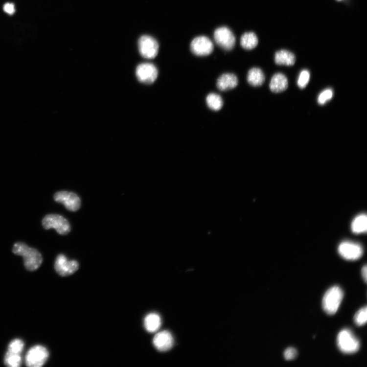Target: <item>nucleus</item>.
I'll list each match as a JSON object with an SVG mask.
<instances>
[{
    "label": "nucleus",
    "mask_w": 367,
    "mask_h": 367,
    "mask_svg": "<svg viewBox=\"0 0 367 367\" xmlns=\"http://www.w3.org/2000/svg\"><path fill=\"white\" fill-rule=\"evenodd\" d=\"M12 252L16 255L23 256L24 266L29 272L38 270L43 263L41 253L23 242L16 243L12 248Z\"/></svg>",
    "instance_id": "f257e3e1"
},
{
    "label": "nucleus",
    "mask_w": 367,
    "mask_h": 367,
    "mask_svg": "<svg viewBox=\"0 0 367 367\" xmlns=\"http://www.w3.org/2000/svg\"><path fill=\"white\" fill-rule=\"evenodd\" d=\"M344 297V293L338 286H334L327 290L322 300V307L329 315L335 314Z\"/></svg>",
    "instance_id": "f03ea898"
},
{
    "label": "nucleus",
    "mask_w": 367,
    "mask_h": 367,
    "mask_svg": "<svg viewBox=\"0 0 367 367\" xmlns=\"http://www.w3.org/2000/svg\"><path fill=\"white\" fill-rule=\"evenodd\" d=\"M338 346L341 352L345 354H353L360 349V343L348 329L342 330L337 337Z\"/></svg>",
    "instance_id": "7ed1b4c3"
},
{
    "label": "nucleus",
    "mask_w": 367,
    "mask_h": 367,
    "mask_svg": "<svg viewBox=\"0 0 367 367\" xmlns=\"http://www.w3.org/2000/svg\"><path fill=\"white\" fill-rule=\"evenodd\" d=\"M42 225L46 229H56L60 235H67L70 231L69 222L63 216L58 214L47 215L44 218Z\"/></svg>",
    "instance_id": "20e7f679"
},
{
    "label": "nucleus",
    "mask_w": 367,
    "mask_h": 367,
    "mask_svg": "<svg viewBox=\"0 0 367 367\" xmlns=\"http://www.w3.org/2000/svg\"><path fill=\"white\" fill-rule=\"evenodd\" d=\"M49 357L47 349L42 345H35L27 352L25 364L29 367H41L45 365Z\"/></svg>",
    "instance_id": "39448f33"
},
{
    "label": "nucleus",
    "mask_w": 367,
    "mask_h": 367,
    "mask_svg": "<svg viewBox=\"0 0 367 367\" xmlns=\"http://www.w3.org/2000/svg\"><path fill=\"white\" fill-rule=\"evenodd\" d=\"M214 38L216 44L227 51L231 50L235 45L236 39L234 33L226 27L216 29L214 33Z\"/></svg>",
    "instance_id": "423d86ee"
},
{
    "label": "nucleus",
    "mask_w": 367,
    "mask_h": 367,
    "mask_svg": "<svg viewBox=\"0 0 367 367\" xmlns=\"http://www.w3.org/2000/svg\"><path fill=\"white\" fill-rule=\"evenodd\" d=\"M54 199L56 202L65 205L67 209L70 211H77L81 207V200L78 196L73 192L59 191L54 194Z\"/></svg>",
    "instance_id": "0eeeda50"
},
{
    "label": "nucleus",
    "mask_w": 367,
    "mask_h": 367,
    "mask_svg": "<svg viewBox=\"0 0 367 367\" xmlns=\"http://www.w3.org/2000/svg\"><path fill=\"white\" fill-rule=\"evenodd\" d=\"M78 262L75 260H68L67 257L59 254L56 259L54 268L57 273L61 276H68L76 272L79 269Z\"/></svg>",
    "instance_id": "6e6552de"
},
{
    "label": "nucleus",
    "mask_w": 367,
    "mask_h": 367,
    "mask_svg": "<svg viewBox=\"0 0 367 367\" xmlns=\"http://www.w3.org/2000/svg\"><path fill=\"white\" fill-rule=\"evenodd\" d=\"M191 52L198 56H205L212 53L214 45L211 40L206 36H199L194 39L190 44Z\"/></svg>",
    "instance_id": "1a4fd4ad"
},
{
    "label": "nucleus",
    "mask_w": 367,
    "mask_h": 367,
    "mask_svg": "<svg viewBox=\"0 0 367 367\" xmlns=\"http://www.w3.org/2000/svg\"><path fill=\"white\" fill-rule=\"evenodd\" d=\"M138 46L141 55L146 59L155 58L159 52L157 41L150 36H141L138 42Z\"/></svg>",
    "instance_id": "9d476101"
},
{
    "label": "nucleus",
    "mask_w": 367,
    "mask_h": 367,
    "mask_svg": "<svg viewBox=\"0 0 367 367\" xmlns=\"http://www.w3.org/2000/svg\"><path fill=\"white\" fill-rule=\"evenodd\" d=\"M339 254L347 260H357L362 256L363 251L359 244L351 242H344L338 248Z\"/></svg>",
    "instance_id": "9b49d317"
},
{
    "label": "nucleus",
    "mask_w": 367,
    "mask_h": 367,
    "mask_svg": "<svg viewBox=\"0 0 367 367\" xmlns=\"http://www.w3.org/2000/svg\"><path fill=\"white\" fill-rule=\"evenodd\" d=\"M136 75L140 82L146 84H151L157 79L158 71L153 64L144 63L138 67Z\"/></svg>",
    "instance_id": "f8f14e48"
},
{
    "label": "nucleus",
    "mask_w": 367,
    "mask_h": 367,
    "mask_svg": "<svg viewBox=\"0 0 367 367\" xmlns=\"http://www.w3.org/2000/svg\"><path fill=\"white\" fill-rule=\"evenodd\" d=\"M153 344L158 350L167 351L173 347L174 338L169 332L165 330L155 335L153 339Z\"/></svg>",
    "instance_id": "ddd939ff"
},
{
    "label": "nucleus",
    "mask_w": 367,
    "mask_h": 367,
    "mask_svg": "<svg viewBox=\"0 0 367 367\" xmlns=\"http://www.w3.org/2000/svg\"><path fill=\"white\" fill-rule=\"evenodd\" d=\"M238 83L237 76L231 73H226L220 76L217 81V87L221 91H227L235 88Z\"/></svg>",
    "instance_id": "4468645a"
},
{
    "label": "nucleus",
    "mask_w": 367,
    "mask_h": 367,
    "mask_svg": "<svg viewBox=\"0 0 367 367\" xmlns=\"http://www.w3.org/2000/svg\"><path fill=\"white\" fill-rule=\"evenodd\" d=\"M269 86L271 91L274 92H283L288 87V81L283 73H277L273 77Z\"/></svg>",
    "instance_id": "2eb2a0df"
},
{
    "label": "nucleus",
    "mask_w": 367,
    "mask_h": 367,
    "mask_svg": "<svg viewBox=\"0 0 367 367\" xmlns=\"http://www.w3.org/2000/svg\"><path fill=\"white\" fill-rule=\"evenodd\" d=\"M161 320L160 316L156 313H151L145 317L144 326L147 331L153 333L160 328Z\"/></svg>",
    "instance_id": "dca6fc26"
},
{
    "label": "nucleus",
    "mask_w": 367,
    "mask_h": 367,
    "mask_svg": "<svg viewBox=\"0 0 367 367\" xmlns=\"http://www.w3.org/2000/svg\"><path fill=\"white\" fill-rule=\"evenodd\" d=\"M296 60L295 55L286 50L278 51L275 54V62L278 65L291 66L295 65Z\"/></svg>",
    "instance_id": "f3484780"
},
{
    "label": "nucleus",
    "mask_w": 367,
    "mask_h": 367,
    "mask_svg": "<svg viewBox=\"0 0 367 367\" xmlns=\"http://www.w3.org/2000/svg\"><path fill=\"white\" fill-rule=\"evenodd\" d=\"M265 79L264 72L260 69L253 68L248 72V82L253 87H260L264 83Z\"/></svg>",
    "instance_id": "a211bd4d"
},
{
    "label": "nucleus",
    "mask_w": 367,
    "mask_h": 367,
    "mask_svg": "<svg viewBox=\"0 0 367 367\" xmlns=\"http://www.w3.org/2000/svg\"><path fill=\"white\" fill-rule=\"evenodd\" d=\"M240 43L242 47L246 50H252L258 44L256 34L252 32L245 33L241 36Z\"/></svg>",
    "instance_id": "6ab92c4d"
},
{
    "label": "nucleus",
    "mask_w": 367,
    "mask_h": 367,
    "mask_svg": "<svg viewBox=\"0 0 367 367\" xmlns=\"http://www.w3.org/2000/svg\"><path fill=\"white\" fill-rule=\"evenodd\" d=\"M367 228V218L365 214H361L353 220L351 229L354 233L360 234L365 232Z\"/></svg>",
    "instance_id": "aec40b11"
},
{
    "label": "nucleus",
    "mask_w": 367,
    "mask_h": 367,
    "mask_svg": "<svg viewBox=\"0 0 367 367\" xmlns=\"http://www.w3.org/2000/svg\"><path fill=\"white\" fill-rule=\"evenodd\" d=\"M206 103L207 106L214 111L221 109L224 104L222 97L215 93H210L206 96Z\"/></svg>",
    "instance_id": "412c9836"
},
{
    "label": "nucleus",
    "mask_w": 367,
    "mask_h": 367,
    "mask_svg": "<svg viewBox=\"0 0 367 367\" xmlns=\"http://www.w3.org/2000/svg\"><path fill=\"white\" fill-rule=\"evenodd\" d=\"M4 362L5 365L7 367H20L22 364V358L21 355L7 351L5 355Z\"/></svg>",
    "instance_id": "4be33fe9"
},
{
    "label": "nucleus",
    "mask_w": 367,
    "mask_h": 367,
    "mask_svg": "<svg viewBox=\"0 0 367 367\" xmlns=\"http://www.w3.org/2000/svg\"><path fill=\"white\" fill-rule=\"evenodd\" d=\"M24 348L23 342L19 339H16L10 342L8 346L7 351L17 354H20Z\"/></svg>",
    "instance_id": "5701e85b"
},
{
    "label": "nucleus",
    "mask_w": 367,
    "mask_h": 367,
    "mask_svg": "<svg viewBox=\"0 0 367 367\" xmlns=\"http://www.w3.org/2000/svg\"><path fill=\"white\" fill-rule=\"evenodd\" d=\"M367 321V309L365 307L360 310L354 316V322L359 326L364 325Z\"/></svg>",
    "instance_id": "b1692460"
},
{
    "label": "nucleus",
    "mask_w": 367,
    "mask_h": 367,
    "mask_svg": "<svg viewBox=\"0 0 367 367\" xmlns=\"http://www.w3.org/2000/svg\"><path fill=\"white\" fill-rule=\"evenodd\" d=\"M310 73L308 70H303L300 73L298 81V87L301 89H304L309 82Z\"/></svg>",
    "instance_id": "393cba45"
},
{
    "label": "nucleus",
    "mask_w": 367,
    "mask_h": 367,
    "mask_svg": "<svg viewBox=\"0 0 367 367\" xmlns=\"http://www.w3.org/2000/svg\"><path fill=\"white\" fill-rule=\"evenodd\" d=\"M333 96V92L331 89H327L323 91L318 98V102L320 105H324L327 102L331 100Z\"/></svg>",
    "instance_id": "a878e982"
},
{
    "label": "nucleus",
    "mask_w": 367,
    "mask_h": 367,
    "mask_svg": "<svg viewBox=\"0 0 367 367\" xmlns=\"http://www.w3.org/2000/svg\"><path fill=\"white\" fill-rule=\"evenodd\" d=\"M298 356L297 350L293 348L287 349L284 353L285 359L287 361L295 360Z\"/></svg>",
    "instance_id": "bb28decb"
},
{
    "label": "nucleus",
    "mask_w": 367,
    "mask_h": 367,
    "mask_svg": "<svg viewBox=\"0 0 367 367\" xmlns=\"http://www.w3.org/2000/svg\"><path fill=\"white\" fill-rule=\"evenodd\" d=\"M4 11L9 15L15 14L16 11L15 6L14 4L7 3L4 5Z\"/></svg>",
    "instance_id": "cd10ccee"
},
{
    "label": "nucleus",
    "mask_w": 367,
    "mask_h": 367,
    "mask_svg": "<svg viewBox=\"0 0 367 367\" xmlns=\"http://www.w3.org/2000/svg\"><path fill=\"white\" fill-rule=\"evenodd\" d=\"M367 266L365 265L364 267H363L362 269V274L363 279H364L366 283L367 282Z\"/></svg>",
    "instance_id": "c85d7f7f"
},
{
    "label": "nucleus",
    "mask_w": 367,
    "mask_h": 367,
    "mask_svg": "<svg viewBox=\"0 0 367 367\" xmlns=\"http://www.w3.org/2000/svg\"><path fill=\"white\" fill-rule=\"evenodd\" d=\"M339 1H341V0H339Z\"/></svg>",
    "instance_id": "c756f323"
}]
</instances>
